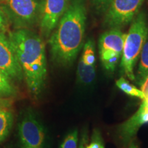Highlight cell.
Segmentation results:
<instances>
[{"mask_svg":"<svg viewBox=\"0 0 148 148\" xmlns=\"http://www.w3.org/2000/svg\"><path fill=\"white\" fill-rule=\"evenodd\" d=\"M27 87L34 97L41 93L47 77L45 46L41 37L29 29H16L9 32Z\"/></svg>","mask_w":148,"mask_h":148,"instance_id":"2","label":"cell"},{"mask_svg":"<svg viewBox=\"0 0 148 148\" xmlns=\"http://www.w3.org/2000/svg\"><path fill=\"white\" fill-rule=\"evenodd\" d=\"M0 71L10 79L20 80L23 72L8 37L0 33Z\"/></svg>","mask_w":148,"mask_h":148,"instance_id":"10","label":"cell"},{"mask_svg":"<svg viewBox=\"0 0 148 148\" xmlns=\"http://www.w3.org/2000/svg\"><path fill=\"white\" fill-rule=\"evenodd\" d=\"M148 123V100L144 99L135 113L117 127L116 134L123 146L134 140L140 127Z\"/></svg>","mask_w":148,"mask_h":148,"instance_id":"9","label":"cell"},{"mask_svg":"<svg viewBox=\"0 0 148 148\" xmlns=\"http://www.w3.org/2000/svg\"><path fill=\"white\" fill-rule=\"evenodd\" d=\"M126 34L120 29H110L99 37L98 47L101 64L108 71H114L121 59Z\"/></svg>","mask_w":148,"mask_h":148,"instance_id":"5","label":"cell"},{"mask_svg":"<svg viewBox=\"0 0 148 148\" xmlns=\"http://www.w3.org/2000/svg\"><path fill=\"white\" fill-rule=\"evenodd\" d=\"M138 67L135 74V82L140 86L148 76V34L140 54Z\"/></svg>","mask_w":148,"mask_h":148,"instance_id":"11","label":"cell"},{"mask_svg":"<svg viewBox=\"0 0 148 148\" xmlns=\"http://www.w3.org/2000/svg\"><path fill=\"white\" fill-rule=\"evenodd\" d=\"M127 148H139V147H138V144L136 143L134 140H132V141L127 145Z\"/></svg>","mask_w":148,"mask_h":148,"instance_id":"23","label":"cell"},{"mask_svg":"<svg viewBox=\"0 0 148 148\" xmlns=\"http://www.w3.org/2000/svg\"><path fill=\"white\" fill-rule=\"evenodd\" d=\"M8 21L4 13L0 9V30H5L8 26Z\"/></svg>","mask_w":148,"mask_h":148,"instance_id":"20","label":"cell"},{"mask_svg":"<svg viewBox=\"0 0 148 148\" xmlns=\"http://www.w3.org/2000/svg\"><path fill=\"white\" fill-rule=\"evenodd\" d=\"M26 148H36V147H26Z\"/></svg>","mask_w":148,"mask_h":148,"instance_id":"24","label":"cell"},{"mask_svg":"<svg viewBox=\"0 0 148 148\" xmlns=\"http://www.w3.org/2000/svg\"><path fill=\"white\" fill-rule=\"evenodd\" d=\"M148 25L144 12H138L131 22L125 36L120 62L121 73L131 81L135 80L134 68L147 39Z\"/></svg>","mask_w":148,"mask_h":148,"instance_id":"3","label":"cell"},{"mask_svg":"<svg viewBox=\"0 0 148 148\" xmlns=\"http://www.w3.org/2000/svg\"><path fill=\"white\" fill-rule=\"evenodd\" d=\"M111 1L112 0H91L94 8L99 12H106Z\"/></svg>","mask_w":148,"mask_h":148,"instance_id":"19","label":"cell"},{"mask_svg":"<svg viewBox=\"0 0 148 148\" xmlns=\"http://www.w3.org/2000/svg\"><path fill=\"white\" fill-rule=\"evenodd\" d=\"M140 88H141V90L144 95V97H145L144 99L148 100V76L146 77L145 81L140 86Z\"/></svg>","mask_w":148,"mask_h":148,"instance_id":"21","label":"cell"},{"mask_svg":"<svg viewBox=\"0 0 148 148\" xmlns=\"http://www.w3.org/2000/svg\"><path fill=\"white\" fill-rule=\"evenodd\" d=\"M96 77V66L86 65L79 60L77 68V77L79 82L84 85L91 84Z\"/></svg>","mask_w":148,"mask_h":148,"instance_id":"12","label":"cell"},{"mask_svg":"<svg viewBox=\"0 0 148 148\" xmlns=\"http://www.w3.org/2000/svg\"><path fill=\"white\" fill-rule=\"evenodd\" d=\"M70 0H44L39 21L41 34L50 35L67 9Z\"/></svg>","mask_w":148,"mask_h":148,"instance_id":"8","label":"cell"},{"mask_svg":"<svg viewBox=\"0 0 148 148\" xmlns=\"http://www.w3.org/2000/svg\"><path fill=\"white\" fill-rule=\"evenodd\" d=\"M144 0H112L105 12L104 23L110 29L128 25L139 12Z\"/></svg>","mask_w":148,"mask_h":148,"instance_id":"6","label":"cell"},{"mask_svg":"<svg viewBox=\"0 0 148 148\" xmlns=\"http://www.w3.org/2000/svg\"><path fill=\"white\" fill-rule=\"evenodd\" d=\"M86 148H105L101 134L98 130L95 129L93 130L91 139L90 143L86 145Z\"/></svg>","mask_w":148,"mask_h":148,"instance_id":"18","label":"cell"},{"mask_svg":"<svg viewBox=\"0 0 148 148\" xmlns=\"http://www.w3.org/2000/svg\"><path fill=\"white\" fill-rule=\"evenodd\" d=\"M15 92L10 83V79L0 71V98L12 95Z\"/></svg>","mask_w":148,"mask_h":148,"instance_id":"16","label":"cell"},{"mask_svg":"<svg viewBox=\"0 0 148 148\" xmlns=\"http://www.w3.org/2000/svg\"><path fill=\"white\" fill-rule=\"evenodd\" d=\"M79 60L86 65L95 66L96 58L95 43L92 39H88L84 43L82 53Z\"/></svg>","mask_w":148,"mask_h":148,"instance_id":"15","label":"cell"},{"mask_svg":"<svg viewBox=\"0 0 148 148\" xmlns=\"http://www.w3.org/2000/svg\"><path fill=\"white\" fill-rule=\"evenodd\" d=\"M116 86L127 95L139 98L142 100H144L145 99L142 90L138 89L134 85L130 84L129 81L123 77H121L116 81Z\"/></svg>","mask_w":148,"mask_h":148,"instance_id":"14","label":"cell"},{"mask_svg":"<svg viewBox=\"0 0 148 148\" xmlns=\"http://www.w3.org/2000/svg\"><path fill=\"white\" fill-rule=\"evenodd\" d=\"M13 123V116L10 112L0 108V143L7 137Z\"/></svg>","mask_w":148,"mask_h":148,"instance_id":"13","label":"cell"},{"mask_svg":"<svg viewBox=\"0 0 148 148\" xmlns=\"http://www.w3.org/2000/svg\"><path fill=\"white\" fill-rule=\"evenodd\" d=\"M88 144V136L86 132H83L81 136L80 143H79L78 148H86Z\"/></svg>","mask_w":148,"mask_h":148,"instance_id":"22","label":"cell"},{"mask_svg":"<svg viewBox=\"0 0 148 148\" xmlns=\"http://www.w3.org/2000/svg\"><path fill=\"white\" fill-rule=\"evenodd\" d=\"M60 148H78V132L77 129L72 130L66 135Z\"/></svg>","mask_w":148,"mask_h":148,"instance_id":"17","label":"cell"},{"mask_svg":"<svg viewBox=\"0 0 148 148\" xmlns=\"http://www.w3.org/2000/svg\"><path fill=\"white\" fill-rule=\"evenodd\" d=\"M42 0H0V9L16 29H28L39 22Z\"/></svg>","mask_w":148,"mask_h":148,"instance_id":"4","label":"cell"},{"mask_svg":"<svg viewBox=\"0 0 148 148\" xmlns=\"http://www.w3.org/2000/svg\"><path fill=\"white\" fill-rule=\"evenodd\" d=\"M18 135L25 148H41L45 140V130L42 123L32 111L28 110L18 123Z\"/></svg>","mask_w":148,"mask_h":148,"instance_id":"7","label":"cell"},{"mask_svg":"<svg viewBox=\"0 0 148 148\" xmlns=\"http://www.w3.org/2000/svg\"><path fill=\"white\" fill-rule=\"evenodd\" d=\"M86 24L85 0H70L48 41L51 58L56 63L69 66L75 61L84 45Z\"/></svg>","mask_w":148,"mask_h":148,"instance_id":"1","label":"cell"}]
</instances>
